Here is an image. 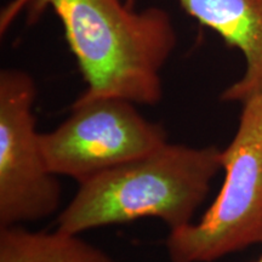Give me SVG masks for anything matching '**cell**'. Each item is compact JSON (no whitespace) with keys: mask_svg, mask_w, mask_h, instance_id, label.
I'll list each match as a JSON object with an SVG mask.
<instances>
[{"mask_svg":"<svg viewBox=\"0 0 262 262\" xmlns=\"http://www.w3.org/2000/svg\"><path fill=\"white\" fill-rule=\"evenodd\" d=\"M47 9L63 26L86 83L79 97H118L145 106L163 100L162 71L178 44L166 10H136L122 0H11L0 12V34L24 11L33 22Z\"/></svg>","mask_w":262,"mask_h":262,"instance_id":"obj_1","label":"cell"},{"mask_svg":"<svg viewBox=\"0 0 262 262\" xmlns=\"http://www.w3.org/2000/svg\"><path fill=\"white\" fill-rule=\"evenodd\" d=\"M221 148L170 143L79 183L57 217L74 234L140 219L163 221L173 231L192 224L222 170Z\"/></svg>","mask_w":262,"mask_h":262,"instance_id":"obj_2","label":"cell"},{"mask_svg":"<svg viewBox=\"0 0 262 262\" xmlns=\"http://www.w3.org/2000/svg\"><path fill=\"white\" fill-rule=\"evenodd\" d=\"M242 104L234 136L221 150L220 192L198 222L169 231L171 262H214L262 244V91Z\"/></svg>","mask_w":262,"mask_h":262,"instance_id":"obj_3","label":"cell"},{"mask_svg":"<svg viewBox=\"0 0 262 262\" xmlns=\"http://www.w3.org/2000/svg\"><path fill=\"white\" fill-rule=\"evenodd\" d=\"M118 97H78L56 129L41 134V148L55 175L83 183L165 145L159 123Z\"/></svg>","mask_w":262,"mask_h":262,"instance_id":"obj_4","label":"cell"},{"mask_svg":"<svg viewBox=\"0 0 262 262\" xmlns=\"http://www.w3.org/2000/svg\"><path fill=\"white\" fill-rule=\"evenodd\" d=\"M37 85L18 68L0 71V227L47 219L61 203L37 130Z\"/></svg>","mask_w":262,"mask_h":262,"instance_id":"obj_5","label":"cell"},{"mask_svg":"<svg viewBox=\"0 0 262 262\" xmlns=\"http://www.w3.org/2000/svg\"><path fill=\"white\" fill-rule=\"evenodd\" d=\"M199 24L217 33L245 60L244 73L221 95L225 102L243 103L262 91V0H179Z\"/></svg>","mask_w":262,"mask_h":262,"instance_id":"obj_6","label":"cell"},{"mask_svg":"<svg viewBox=\"0 0 262 262\" xmlns=\"http://www.w3.org/2000/svg\"><path fill=\"white\" fill-rule=\"evenodd\" d=\"M0 262H118L80 234L56 228L29 231L22 225L0 227Z\"/></svg>","mask_w":262,"mask_h":262,"instance_id":"obj_7","label":"cell"},{"mask_svg":"<svg viewBox=\"0 0 262 262\" xmlns=\"http://www.w3.org/2000/svg\"><path fill=\"white\" fill-rule=\"evenodd\" d=\"M261 245H262V244H261ZM251 262H262V253H261L260 256H258V257L256 258V260H255V261H251Z\"/></svg>","mask_w":262,"mask_h":262,"instance_id":"obj_8","label":"cell"}]
</instances>
